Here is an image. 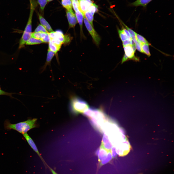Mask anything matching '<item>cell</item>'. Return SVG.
Here are the masks:
<instances>
[{
  "label": "cell",
  "mask_w": 174,
  "mask_h": 174,
  "mask_svg": "<svg viewBox=\"0 0 174 174\" xmlns=\"http://www.w3.org/2000/svg\"><path fill=\"white\" fill-rule=\"evenodd\" d=\"M84 114L90 119L94 126L101 132L104 123L108 120L106 115L100 109L93 108L88 109Z\"/></svg>",
  "instance_id": "cell-1"
},
{
  "label": "cell",
  "mask_w": 174,
  "mask_h": 174,
  "mask_svg": "<svg viewBox=\"0 0 174 174\" xmlns=\"http://www.w3.org/2000/svg\"><path fill=\"white\" fill-rule=\"evenodd\" d=\"M37 120L36 118H34L15 124H12L8 121H6L4 123V127L6 130H14L23 134L37 127Z\"/></svg>",
  "instance_id": "cell-2"
},
{
  "label": "cell",
  "mask_w": 174,
  "mask_h": 174,
  "mask_svg": "<svg viewBox=\"0 0 174 174\" xmlns=\"http://www.w3.org/2000/svg\"><path fill=\"white\" fill-rule=\"evenodd\" d=\"M30 5L29 16L24 30L19 41V49L23 47L28 40L31 37L32 18L34 11L36 6V2L32 1L30 3Z\"/></svg>",
  "instance_id": "cell-3"
},
{
  "label": "cell",
  "mask_w": 174,
  "mask_h": 174,
  "mask_svg": "<svg viewBox=\"0 0 174 174\" xmlns=\"http://www.w3.org/2000/svg\"><path fill=\"white\" fill-rule=\"evenodd\" d=\"M69 107L72 112L78 114L84 113L88 108L89 105L87 102L79 97L72 96L70 98Z\"/></svg>",
  "instance_id": "cell-4"
},
{
  "label": "cell",
  "mask_w": 174,
  "mask_h": 174,
  "mask_svg": "<svg viewBox=\"0 0 174 174\" xmlns=\"http://www.w3.org/2000/svg\"><path fill=\"white\" fill-rule=\"evenodd\" d=\"M83 20L85 26L91 36L93 41L97 46H98L101 41V38L97 32L95 30L93 26L89 22L87 19L84 16Z\"/></svg>",
  "instance_id": "cell-5"
},
{
  "label": "cell",
  "mask_w": 174,
  "mask_h": 174,
  "mask_svg": "<svg viewBox=\"0 0 174 174\" xmlns=\"http://www.w3.org/2000/svg\"><path fill=\"white\" fill-rule=\"evenodd\" d=\"M49 34L50 38H56L59 40L62 44L69 43L71 40L72 37L68 35H64L60 31H53Z\"/></svg>",
  "instance_id": "cell-6"
},
{
  "label": "cell",
  "mask_w": 174,
  "mask_h": 174,
  "mask_svg": "<svg viewBox=\"0 0 174 174\" xmlns=\"http://www.w3.org/2000/svg\"><path fill=\"white\" fill-rule=\"evenodd\" d=\"M22 135L31 147L33 150L37 153L39 157L40 158L43 163L45 169H46L47 168V166L48 165L45 161L41 156V154L40 153L34 141L27 133L24 134Z\"/></svg>",
  "instance_id": "cell-7"
},
{
  "label": "cell",
  "mask_w": 174,
  "mask_h": 174,
  "mask_svg": "<svg viewBox=\"0 0 174 174\" xmlns=\"http://www.w3.org/2000/svg\"><path fill=\"white\" fill-rule=\"evenodd\" d=\"M117 153L120 156L126 155L129 152L127 142L125 141L115 147Z\"/></svg>",
  "instance_id": "cell-8"
},
{
  "label": "cell",
  "mask_w": 174,
  "mask_h": 174,
  "mask_svg": "<svg viewBox=\"0 0 174 174\" xmlns=\"http://www.w3.org/2000/svg\"><path fill=\"white\" fill-rule=\"evenodd\" d=\"M66 13L69 28H74L78 23L75 14L72 10H66Z\"/></svg>",
  "instance_id": "cell-9"
},
{
  "label": "cell",
  "mask_w": 174,
  "mask_h": 174,
  "mask_svg": "<svg viewBox=\"0 0 174 174\" xmlns=\"http://www.w3.org/2000/svg\"><path fill=\"white\" fill-rule=\"evenodd\" d=\"M125 54L128 58L129 60H132L136 61H138L139 59L136 57L134 54L132 45H129L123 47Z\"/></svg>",
  "instance_id": "cell-10"
},
{
  "label": "cell",
  "mask_w": 174,
  "mask_h": 174,
  "mask_svg": "<svg viewBox=\"0 0 174 174\" xmlns=\"http://www.w3.org/2000/svg\"><path fill=\"white\" fill-rule=\"evenodd\" d=\"M75 14L78 23H79L80 25L81 37V38H85V37L84 34L82 30L84 14L80 11L75 12Z\"/></svg>",
  "instance_id": "cell-11"
},
{
  "label": "cell",
  "mask_w": 174,
  "mask_h": 174,
  "mask_svg": "<svg viewBox=\"0 0 174 174\" xmlns=\"http://www.w3.org/2000/svg\"><path fill=\"white\" fill-rule=\"evenodd\" d=\"M101 146L108 151H110L113 146L108 136L105 133L103 135Z\"/></svg>",
  "instance_id": "cell-12"
},
{
  "label": "cell",
  "mask_w": 174,
  "mask_h": 174,
  "mask_svg": "<svg viewBox=\"0 0 174 174\" xmlns=\"http://www.w3.org/2000/svg\"><path fill=\"white\" fill-rule=\"evenodd\" d=\"M109 151H108L102 146H100L96 152L99 162H100L107 156Z\"/></svg>",
  "instance_id": "cell-13"
},
{
  "label": "cell",
  "mask_w": 174,
  "mask_h": 174,
  "mask_svg": "<svg viewBox=\"0 0 174 174\" xmlns=\"http://www.w3.org/2000/svg\"><path fill=\"white\" fill-rule=\"evenodd\" d=\"M38 14L41 24L43 26L49 33L53 31L50 25L41 14L39 13H38Z\"/></svg>",
  "instance_id": "cell-14"
},
{
  "label": "cell",
  "mask_w": 174,
  "mask_h": 174,
  "mask_svg": "<svg viewBox=\"0 0 174 174\" xmlns=\"http://www.w3.org/2000/svg\"><path fill=\"white\" fill-rule=\"evenodd\" d=\"M152 0H136L135 1L130 3V6L137 7L142 6L145 7Z\"/></svg>",
  "instance_id": "cell-15"
},
{
  "label": "cell",
  "mask_w": 174,
  "mask_h": 174,
  "mask_svg": "<svg viewBox=\"0 0 174 174\" xmlns=\"http://www.w3.org/2000/svg\"><path fill=\"white\" fill-rule=\"evenodd\" d=\"M55 54V53L48 49L46 61L45 64L42 68L41 72H43L46 68L47 65L50 64Z\"/></svg>",
  "instance_id": "cell-16"
},
{
  "label": "cell",
  "mask_w": 174,
  "mask_h": 174,
  "mask_svg": "<svg viewBox=\"0 0 174 174\" xmlns=\"http://www.w3.org/2000/svg\"><path fill=\"white\" fill-rule=\"evenodd\" d=\"M80 10L83 14L87 10L90 6L85 0H79Z\"/></svg>",
  "instance_id": "cell-17"
},
{
  "label": "cell",
  "mask_w": 174,
  "mask_h": 174,
  "mask_svg": "<svg viewBox=\"0 0 174 174\" xmlns=\"http://www.w3.org/2000/svg\"><path fill=\"white\" fill-rule=\"evenodd\" d=\"M61 45L51 41L49 43L48 49L56 54L60 49Z\"/></svg>",
  "instance_id": "cell-18"
},
{
  "label": "cell",
  "mask_w": 174,
  "mask_h": 174,
  "mask_svg": "<svg viewBox=\"0 0 174 174\" xmlns=\"http://www.w3.org/2000/svg\"><path fill=\"white\" fill-rule=\"evenodd\" d=\"M61 4L66 10L69 11L72 10L71 0H61Z\"/></svg>",
  "instance_id": "cell-19"
},
{
  "label": "cell",
  "mask_w": 174,
  "mask_h": 174,
  "mask_svg": "<svg viewBox=\"0 0 174 174\" xmlns=\"http://www.w3.org/2000/svg\"><path fill=\"white\" fill-rule=\"evenodd\" d=\"M121 22L123 25L125 26L130 33L131 39L134 42L135 44L137 43L138 42L137 40L136 37V33L135 31L132 29H130L124 23L121 21Z\"/></svg>",
  "instance_id": "cell-20"
},
{
  "label": "cell",
  "mask_w": 174,
  "mask_h": 174,
  "mask_svg": "<svg viewBox=\"0 0 174 174\" xmlns=\"http://www.w3.org/2000/svg\"><path fill=\"white\" fill-rule=\"evenodd\" d=\"M43 43V42L40 40L31 37L28 40L26 44L27 45H32Z\"/></svg>",
  "instance_id": "cell-21"
},
{
  "label": "cell",
  "mask_w": 174,
  "mask_h": 174,
  "mask_svg": "<svg viewBox=\"0 0 174 174\" xmlns=\"http://www.w3.org/2000/svg\"><path fill=\"white\" fill-rule=\"evenodd\" d=\"M47 33L34 32L32 33L31 37L41 40L45 36Z\"/></svg>",
  "instance_id": "cell-22"
},
{
  "label": "cell",
  "mask_w": 174,
  "mask_h": 174,
  "mask_svg": "<svg viewBox=\"0 0 174 174\" xmlns=\"http://www.w3.org/2000/svg\"><path fill=\"white\" fill-rule=\"evenodd\" d=\"M84 15L91 24L93 27L94 15L88 10L87 11L84 13Z\"/></svg>",
  "instance_id": "cell-23"
},
{
  "label": "cell",
  "mask_w": 174,
  "mask_h": 174,
  "mask_svg": "<svg viewBox=\"0 0 174 174\" xmlns=\"http://www.w3.org/2000/svg\"><path fill=\"white\" fill-rule=\"evenodd\" d=\"M149 44H143L140 45L143 53H145L148 57H150L151 55L149 49Z\"/></svg>",
  "instance_id": "cell-24"
},
{
  "label": "cell",
  "mask_w": 174,
  "mask_h": 174,
  "mask_svg": "<svg viewBox=\"0 0 174 174\" xmlns=\"http://www.w3.org/2000/svg\"><path fill=\"white\" fill-rule=\"evenodd\" d=\"M136 37L137 41L140 45L143 44H149V43L144 37L137 33L136 34Z\"/></svg>",
  "instance_id": "cell-25"
},
{
  "label": "cell",
  "mask_w": 174,
  "mask_h": 174,
  "mask_svg": "<svg viewBox=\"0 0 174 174\" xmlns=\"http://www.w3.org/2000/svg\"><path fill=\"white\" fill-rule=\"evenodd\" d=\"M112 158L110 151H109L107 156L100 162V166H101L109 162L112 159Z\"/></svg>",
  "instance_id": "cell-26"
},
{
  "label": "cell",
  "mask_w": 174,
  "mask_h": 174,
  "mask_svg": "<svg viewBox=\"0 0 174 174\" xmlns=\"http://www.w3.org/2000/svg\"><path fill=\"white\" fill-rule=\"evenodd\" d=\"M118 32L119 36L122 42L129 39L123 29H118Z\"/></svg>",
  "instance_id": "cell-27"
},
{
  "label": "cell",
  "mask_w": 174,
  "mask_h": 174,
  "mask_svg": "<svg viewBox=\"0 0 174 174\" xmlns=\"http://www.w3.org/2000/svg\"><path fill=\"white\" fill-rule=\"evenodd\" d=\"M87 10L91 12L94 15V13L98 11V6L95 4L93 3L89 7Z\"/></svg>",
  "instance_id": "cell-28"
},
{
  "label": "cell",
  "mask_w": 174,
  "mask_h": 174,
  "mask_svg": "<svg viewBox=\"0 0 174 174\" xmlns=\"http://www.w3.org/2000/svg\"><path fill=\"white\" fill-rule=\"evenodd\" d=\"M35 32L49 33L46 29L41 24H39L35 30Z\"/></svg>",
  "instance_id": "cell-29"
},
{
  "label": "cell",
  "mask_w": 174,
  "mask_h": 174,
  "mask_svg": "<svg viewBox=\"0 0 174 174\" xmlns=\"http://www.w3.org/2000/svg\"><path fill=\"white\" fill-rule=\"evenodd\" d=\"M37 2L39 4L41 10L43 11L47 2V0H37Z\"/></svg>",
  "instance_id": "cell-30"
},
{
  "label": "cell",
  "mask_w": 174,
  "mask_h": 174,
  "mask_svg": "<svg viewBox=\"0 0 174 174\" xmlns=\"http://www.w3.org/2000/svg\"><path fill=\"white\" fill-rule=\"evenodd\" d=\"M15 94L6 92L2 90L0 87V95H5L9 96L12 98H13L12 96V94Z\"/></svg>",
  "instance_id": "cell-31"
},
{
  "label": "cell",
  "mask_w": 174,
  "mask_h": 174,
  "mask_svg": "<svg viewBox=\"0 0 174 174\" xmlns=\"http://www.w3.org/2000/svg\"><path fill=\"white\" fill-rule=\"evenodd\" d=\"M41 40L43 43H49L51 40V38L50 36L49 33L46 34L45 36L42 38Z\"/></svg>",
  "instance_id": "cell-32"
},
{
  "label": "cell",
  "mask_w": 174,
  "mask_h": 174,
  "mask_svg": "<svg viewBox=\"0 0 174 174\" xmlns=\"http://www.w3.org/2000/svg\"><path fill=\"white\" fill-rule=\"evenodd\" d=\"M133 41L132 39H128L123 42L122 44L123 46L129 45H132L135 44L133 43Z\"/></svg>",
  "instance_id": "cell-33"
},
{
  "label": "cell",
  "mask_w": 174,
  "mask_h": 174,
  "mask_svg": "<svg viewBox=\"0 0 174 174\" xmlns=\"http://www.w3.org/2000/svg\"><path fill=\"white\" fill-rule=\"evenodd\" d=\"M110 152L112 157L113 158L116 157L117 153L116 152L115 147L114 146H113L110 150Z\"/></svg>",
  "instance_id": "cell-34"
},
{
  "label": "cell",
  "mask_w": 174,
  "mask_h": 174,
  "mask_svg": "<svg viewBox=\"0 0 174 174\" xmlns=\"http://www.w3.org/2000/svg\"><path fill=\"white\" fill-rule=\"evenodd\" d=\"M72 2V7L75 12L80 11L79 8L76 3L73 0H71Z\"/></svg>",
  "instance_id": "cell-35"
},
{
  "label": "cell",
  "mask_w": 174,
  "mask_h": 174,
  "mask_svg": "<svg viewBox=\"0 0 174 174\" xmlns=\"http://www.w3.org/2000/svg\"><path fill=\"white\" fill-rule=\"evenodd\" d=\"M135 44L136 47V49L140 52L143 53L141 46L138 42L137 43Z\"/></svg>",
  "instance_id": "cell-36"
},
{
  "label": "cell",
  "mask_w": 174,
  "mask_h": 174,
  "mask_svg": "<svg viewBox=\"0 0 174 174\" xmlns=\"http://www.w3.org/2000/svg\"><path fill=\"white\" fill-rule=\"evenodd\" d=\"M129 60L128 58L124 54L122 59L121 62L122 64L125 61Z\"/></svg>",
  "instance_id": "cell-37"
},
{
  "label": "cell",
  "mask_w": 174,
  "mask_h": 174,
  "mask_svg": "<svg viewBox=\"0 0 174 174\" xmlns=\"http://www.w3.org/2000/svg\"><path fill=\"white\" fill-rule=\"evenodd\" d=\"M47 167V168H49L52 174H58L48 165Z\"/></svg>",
  "instance_id": "cell-38"
},
{
  "label": "cell",
  "mask_w": 174,
  "mask_h": 174,
  "mask_svg": "<svg viewBox=\"0 0 174 174\" xmlns=\"http://www.w3.org/2000/svg\"><path fill=\"white\" fill-rule=\"evenodd\" d=\"M89 4V5L90 6L92 5L93 3V2L91 0H85Z\"/></svg>",
  "instance_id": "cell-39"
},
{
  "label": "cell",
  "mask_w": 174,
  "mask_h": 174,
  "mask_svg": "<svg viewBox=\"0 0 174 174\" xmlns=\"http://www.w3.org/2000/svg\"><path fill=\"white\" fill-rule=\"evenodd\" d=\"M132 47L133 51L135 53L136 50V48L135 44L132 45Z\"/></svg>",
  "instance_id": "cell-40"
},
{
  "label": "cell",
  "mask_w": 174,
  "mask_h": 174,
  "mask_svg": "<svg viewBox=\"0 0 174 174\" xmlns=\"http://www.w3.org/2000/svg\"><path fill=\"white\" fill-rule=\"evenodd\" d=\"M53 0H47L48 2H49Z\"/></svg>",
  "instance_id": "cell-41"
},
{
  "label": "cell",
  "mask_w": 174,
  "mask_h": 174,
  "mask_svg": "<svg viewBox=\"0 0 174 174\" xmlns=\"http://www.w3.org/2000/svg\"><path fill=\"white\" fill-rule=\"evenodd\" d=\"M29 0V1H31V0Z\"/></svg>",
  "instance_id": "cell-42"
}]
</instances>
